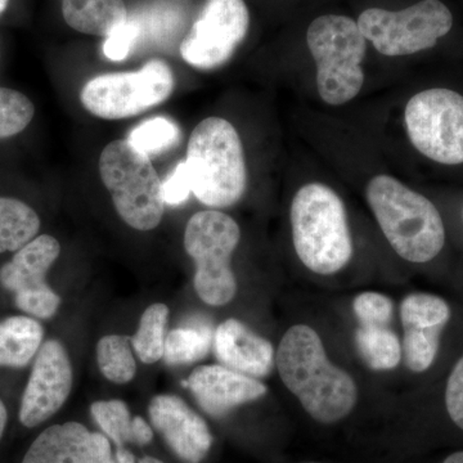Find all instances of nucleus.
<instances>
[{
  "instance_id": "34",
  "label": "nucleus",
  "mask_w": 463,
  "mask_h": 463,
  "mask_svg": "<svg viewBox=\"0 0 463 463\" xmlns=\"http://www.w3.org/2000/svg\"><path fill=\"white\" fill-rule=\"evenodd\" d=\"M116 463H136V457L124 447H118L116 450Z\"/></svg>"
},
{
  "instance_id": "14",
  "label": "nucleus",
  "mask_w": 463,
  "mask_h": 463,
  "mask_svg": "<svg viewBox=\"0 0 463 463\" xmlns=\"http://www.w3.org/2000/svg\"><path fill=\"white\" fill-rule=\"evenodd\" d=\"M450 319V307L443 298L414 292L402 301L404 364L414 373L428 371L437 358L440 336Z\"/></svg>"
},
{
  "instance_id": "32",
  "label": "nucleus",
  "mask_w": 463,
  "mask_h": 463,
  "mask_svg": "<svg viewBox=\"0 0 463 463\" xmlns=\"http://www.w3.org/2000/svg\"><path fill=\"white\" fill-rule=\"evenodd\" d=\"M446 407L452 421L463 430V355L448 377Z\"/></svg>"
},
{
  "instance_id": "15",
  "label": "nucleus",
  "mask_w": 463,
  "mask_h": 463,
  "mask_svg": "<svg viewBox=\"0 0 463 463\" xmlns=\"http://www.w3.org/2000/svg\"><path fill=\"white\" fill-rule=\"evenodd\" d=\"M152 425L183 462L200 463L213 446V435L205 420L175 395L152 399L148 407Z\"/></svg>"
},
{
  "instance_id": "12",
  "label": "nucleus",
  "mask_w": 463,
  "mask_h": 463,
  "mask_svg": "<svg viewBox=\"0 0 463 463\" xmlns=\"http://www.w3.org/2000/svg\"><path fill=\"white\" fill-rule=\"evenodd\" d=\"M61 245L50 234H42L17 250L0 269V283L14 294V303L36 318L56 315L61 298L45 281L48 270L60 257Z\"/></svg>"
},
{
  "instance_id": "20",
  "label": "nucleus",
  "mask_w": 463,
  "mask_h": 463,
  "mask_svg": "<svg viewBox=\"0 0 463 463\" xmlns=\"http://www.w3.org/2000/svg\"><path fill=\"white\" fill-rule=\"evenodd\" d=\"M44 331L29 317H9L0 322V367H25L38 354Z\"/></svg>"
},
{
  "instance_id": "9",
  "label": "nucleus",
  "mask_w": 463,
  "mask_h": 463,
  "mask_svg": "<svg viewBox=\"0 0 463 463\" xmlns=\"http://www.w3.org/2000/svg\"><path fill=\"white\" fill-rule=\"evenodd\" d=\"M175 88L172 69L152 60L138 71L116 72L91 79L80 91L81 105L105 120H121L141 115L165 102Z\"/></svg>"
},
{
  "instance_id": "16",
  "label": "nucleus",
  "mask_w": 463,
  "mask_h": 463,
  "mask_svg": "<svg viewBox=\"0 0 463 463\" xmlns=\"http://www.w3.org/2000/svg\"><path fill=\"white\" fill-rule=\"evenodd\" d=\"M23 463H116L106 435L79 422L53 425L33 440Z\"/></svg>"
},
{
  "instance_id": "33",
  "label": "nucleus",
  "mask_w": 463,
  "mask_h": 463,
  "mask_svg": "<svg viewBox=\"0 0 463 463\" xmlns=\"http://www.w3.org/2000/svg\"><path fill=\"white\" fill-rule=\"evenodd\" d=\"M152 439H154V431H152L151 426L142 417H134L132 420L133 443L146 446V444L151 443Z\"/></svg>"
},
{
  "instance_id": "2",
  "label": "nucleus",
  "mask_w": 463,
  "mask_h": 463,
  "mask_svg": "<svg viewBox=\"0 0 463 463\" xmlns=\"http://www.w3.org/2000/svg\"><path fill=\"white\" fill-rule=\"evenodd\" d=\"M365 196L383 236L399 257L425 264L440 254L446 228L430 200L385 174L371 179Z\"/></svg>"
},
{
  "instance_id": "19",
  "label": "nucleus",
  "mask_w": 463,
  "mask_h": 463,
  "mask_svg": "<svg viewBox=\"0 0 463 463\" xmlns=\"http://www.w3.org/2000/svg\"><path fill=\"white\" fill-rule=\"evenodd\" d=\"M62 16L75 32L108 38L129 20L124 0H61Z\"/></svg>"
},
{
  "instance_id": "31",
  "label": "nucleus",
  "mask_w": 463,
  "mask_h": 463,
  "mask_svg": "<svg viewBox=\"0 0 463 463\" xmlns=\"http://www.w3.org/2000/svg\"><path fill=\"white\" fill-rule=\"evenodd\" d=\"M192 184L185 161H179L173 173L163 182V197L165 205H182L190 199Z\"/></svg>"
},
{
  "instance_id": "4",
  "label": "nucleus",
  "mask_w": 463,
  "mask_h": 463,
  "mask_svg": "<svg viewBox=\"0 0 463 463\" xmlns=\"http://www.w3.org/2000/svg\"><path fill=\"white\" fill-rule=\"evenodd\" d=\"M192 194L203 205L224 209L239 203L248 185L242 142L222 118L201 121L190 137L185 157Z\"/></svg>"
},
{
  "instance_id": "7",
  "label": "nucleus",
  "mask_w": 463,
  "mask_h": 463,
  "mask_svg": "<svg viewBox=\"0 0 463 463\" xmlns=\"http://www.w3.org/2000/svg\"><path fill=\"white\" fill-rule=\"evenodd\" d=\"M240 240L239 224L224 213L205 210L188 221L184 249L196 264L194 289L207 306H227L236 297L237 281L231 260Z\"/></svg>"
},
{
  "instance_id": "1",
  "label": "nucleus",
  "mask_w": 463,
  "mask_h": 463,
  "mask_svg": "<svg viewBox=\"0 0 463 463\" xmlns=\"http://www.w3.org/2000/svg\"><path fill=\"white\" fill-rule=\"evenodd\" d=\"M286 389L317 422H339L354 410L359 390L354 379L332 364L318 332L310 326H291L276 353Z\"/></svg>"
},
{
  "instance_id": "37",
  "label": "nucleus",
  "mask_w": 463,
  "mask_h": 463,
  "mask_svg": "<svg viewBox=\"0 0 463 463\" xmlns=\"http://www.w3.org/2000/svg\"><path fill=\"white\" fill-rule=\"evenodd\" d=\"M138 463H164L160 461V459L155 458V457H143V458L139 459Z\"/></svg>"
},
{
  "instance_id": "25",
  "label": "nucleus",
  "mask_w": 463,
  "mask_h": 463,
  "mask_svg": "<svg viewBox=\"0 0 463 463\" xmlns=\"http://www.w3.org/2000/svg\"><path fill=\"white\" fill-rule=\"evenodd\" d=\"M97 362L100 373L112 383H128L136 376V359L128 337L118 335L102 337L97 345Z\"/></svg>"
},
{
  "instance_id": "3",
  "label": "nucleus",
  "mask_w": 463,
  "mask_h": 463,
  "mask_svg": "<svg viewBox=\"0 0 463 463\" xmlns=\"http://www.w3.org/2000/svg\"><path fill=\"white\" fill-rule=\"evenodd\" d=\"M292 242L298 260L318 276H334L353 258L345 205L323 183H309L295 194L289 210Z\"/></svg>"
},
{
  "instance_id": "17",
  "label": "nucleus",
  "mask_w": 463,
  "mask_h": 463,
  "mask_svg": "<svg viewBox=\"0 0 463 463\" xmlns=\"http://www.w3.org/2000/svg\"><path fill=\"white\" fill-rule=\"evenodd\" d=\"M205 412L221 417L240 405L263 398L267 386L254 377L246 376L224 365L197 367L183 381Z\"/></svg>"
},
{
  "instance_id": "13",
  "label": "nucleus",
  "mask_w": 463,
  "mask_h": 463,
  "mask_svg": "<svg viewBox=\"0 0 463 463\" xmlns=\"http://www.w3.org/2000/svg\"><path fill=\"white\" fill-rule=\"evenodd\" d=\"M72 389V365L57 340L43 344L36 355L20 408V421L35 428L61 410Z\"/></svg>"
},
{
  "instance_id": "18",
  "label": "nucleus",
  "mask_w": 463,
  "mask_h": 463,
  "mask_svg": "<svg viewBox=\"0 0 463 463\" xmlns=\"http://www.w3.org/2000/svg\"><path fill=\"white\" fill-rule=\"evenodd\" d=\"M214 347L222 365L254 379L267 377L276 364L272 343L237 319H227L218 326Z\"/></svg>"
},
{
  "instance_id": "27",
  "label": "nucleus",
  "mask_w": 463,
  "mask_h": 463,
  "mask_svg": "<svg viewBox=\"0 0 463 463\" xmlns=\"http://www.w3.org/2000/svg\"><path fill=\"white\" fill-rule=\"evenodd\" d=\"M91 416L116 447L132 441V417L123 401H99L91 404Z\"/></svg>"
},
{
  "instance_id": "35",
  "label": "nucleus",
  "mask_w": 463,
  "mask_h": 463,
  "mask_svg": "<svg viewBox=\"0 0 463 463\" xmlns=\"http://www.w3.org/2000/svg\"><path fill=\"white\" fill-rule=\"evenodd\" d=\"M8 414L7 410H5V404L0 401V439H2L3 434H5V425H7Z\"/></svg>"
},
{
  "instance_id": "24",
  "label": "nucleus",
  "mask_w": 463,
  "mask_h": 463,
  "mask_svg": "<svg viewBox=\"0 0 463 463\" xmlns=\"http://www.w3.org/2000/svg\"><path fill=\"white\" fill-rule=\"evenodd\" d=\"M167 318L169 307L165 304H152L143 313L138 331L132 339L134 350L143 364H156L163 358Z\"/></svg>"
},
{
  "instance_id": "28",
  "label": "nucleus",
  "mask_w": 463,
  "mask_h": 463,
  "mask_svg": "<svg viewBox=\"0 0 463 463\" xmlns=\"http://www.w3.org/2000/svg\"><path fill=\"white\" fill-rule=\"evenodd\" d=\"M35 108L21 91L0 88V139L17 136L32 123Z\"/></svg>"
},
{
  "instance_id": "26",
  "label": "nucleus",
  "mask_w": 463,
  "mask_h": 463,
  "mask_svg": "<svg viewBox=\"0 0 463 463\" xmlns=\"http://www.w3.org/2000/svg\"><path fill=\"white\" fill-rule=\"evenodd\" d=\"M181 137L178 125L158 116L134 128L128 141L148 157L161 154L176 145Z\"/></svg>"
},
{
  "instance_id": "38",
  "label": "nucleus",
  "mask_w": 463,
  "mask_h": 463,
  "mask_svg": "<svg viewBox=\"0 0 463 463\" xmlns=\"http://www.w3.org/2000/svg\"><path fill=\"white\" fill-rule=\"evenodd\" d=\"M9 5V0H0V16L5 14V9H7Z\"/></svg>"
},
{
  "instance_id": "8",
  "label": "nucleus",
  "mask_w": 463,
  "mask_h": 463,
  "mask_svg": "<svg viewBox=\"0 0 463 463\" xmlns=\"http://www.w3.org/2000/svg\"><path fill=\"white\" fill-rule=\"evenodd\" d=\"M358 26L383 56H410L435 47L452 29L453 14L440 0H421L402 11L365 9Z\"/></svg>"
},
{
  "instance_id": "22",
  "label": "nucleus",
  "mask_w": 463,
  "mask_h": 463,
  "mask_svg": "<svg viewBox=\"0 0 463 463\" xmlns=\"http://www.w3.org/2000/svg\"><path fill=\"white\" fill-rule=\"evenodd\" d=\"M39 230L41 219L32 207L20 200L0 197V254L24 248Z\"/></svg>"
},
{
  "instance_id": "5",
  "label": "nucleus",
  "mask_w": 463,
  "mask_h": 463,
  "mask_svg": "<svg viewBox=\"0 0 463 463\" xmlns=\"http://www.w3.org/2000/svg\"><path fill=\"white\" fill-rule=\"evenodd\" d=\"M307 43L323 102L341 106L354 99L364 88L362 62L367 52V39L358 23L339 14L317 17L307 27Z\"/></svg>"
},
{
  "instance_id": "11",
  "label": "nucleus",
  "mask_w": 463,
  "mask_h": 463,
  "mask_svg": "<svg viewBox=\"0 0 463 463\" xmlns=\"http://www.w3.org/2000/svg\"><path fill=\"white\" fill-rule=\"evenodd\" d=\"M249 26V8L243 0H207L182 42V58L196 69H218L245 41Z\"/></svg>"
},
{
  "instance_id": "10",
  "label": "nucleus",
  "mask_w": 463,
  "mask_h": 463,
  "mask_svg": "<svg viewBox=\"0 0 463 463\" xmlns=\"http://www.w3.org/2000/svg\"><path fill=\"white\" fill-rule=\"evenodd\" d=\"M405 129L413 147L435 163L463 164V97L435 88L420 91L404 111Z\"/></svg>"
},
{
  "instance_id": "30",
  "label": "nucleus",
  "mask_w": 463,
  "mask_h": 463,
  "mask_svg": "<svg viewBox=\"0 0 463 463\" xmlns=\"http://www.w3.org/2000/svg\"><path fill=\"white\" fill-rule=\"evenodd\" d=\"M139 33H141V30H139L138 24L128 20L125 25L106 38L105 44H103V53L109 60L115 61V62L124 61L132 51L134 43L138 39Z\"/></svg>"
},
{
  "instance_id": "21",
  "label": "nucleus",
  "mask_w": 463,
  "mask_h": 463,
  "mask_svg": "<svg viewBox=\"0 0 463 463\" xmlns=\"http://www.w3.org/2000/svg\"><path fill=\"white\" fill-rule=\"evenodd\" d=\"M355 344L364 364L377 373L394 370L403 356L401 340L389 326H359Z\"/></svg>"
},
{
  "instance_id": "29",
  "label": "nucleus",
  "mask_w": 463,
  "mask_h": 463,
  "mask_svg": "<svg viewBox=\"0 0 463 463\" xmlns=\"http://www.w3.org/2000/svg\"><path fill=\"white\" fill-rule=\"evenodd\" d=\"M353 312L359 326H390L394 316V304L381 292L364 291L353 300Z\"/></svg>"
},
{
  "instance_id": "23",
  "label": "nucleus",
  "mask_w": 463,
  "mask_h": 463,
  "mask_svg": "<svg viewBox=\"0 0 463 463\" xmlns=\"http://www.w3.org/2000/svg\"><path fill=\"white\" fill-rule=\"evenodd\" d=\"M213 343L209 326L190 323L167 335L164 346V361L169 365L191 364L205 358Z\"/></svg>"
},
{
  "instance_id": "36",
  "label": "nucleus",
  "mask_w": 463,
  "mask_h": 463,
  "mask_svg": "<svg viewBox=\"0 0 463 463\" xmlns=\"http://www.w3.org/2000/svg\"><path fill=\"white\" fill-rule=\"evenodd\" d=\"M444 463H463V452L453 453V455L447 457Z\"/></svg>"
},
{
  "instance_id": "6",
  "label": "nucleus",
  "mask_w": 463,
  "mask_h": 463,
  "mask_svg": "<svg viewBox=\"0 0 463 463\" xmlns=\"http://www.w3.org/2000/svg\"><path fill=\"white\" fill-rule=\"evenodd\" d=\"M99 175L116 212L137 231L155 230L163 221V182L151 158L129 141H114L99 156Z\"/></svg>"
}]
</instances>
